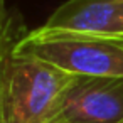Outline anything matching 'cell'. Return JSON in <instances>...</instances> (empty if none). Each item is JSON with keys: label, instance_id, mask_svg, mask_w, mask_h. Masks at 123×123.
Returning <instances> with one entry per match:
<instances>
[{"label": "cell", "instance_id": "277c9868", "mask_svg": "<svg viewBox=\"0 0 123 123\" xmlns=\"http://www.w3.org/2000/svg\"><path fill=\"white\" fill-rule=\"evenodd\" d=\"M44 25L78 32L123 36V0H66Z\"/></svg>", "mask_w": 123, "mask_h": 123}, {"label": "cell", "instance_id": "6da1fadb", "mask_svg": "<svg viewBox=\"0 0 123 123\" xmlns=\"http://www.w3.org/2000/svg\"><path fill=\"white\" fill-rule=\"evenodd\" d=\"M14 52L42 59L74 76H123V36L41 25L25 32Z\"/></svg>", "mask_w": 123, "mask_h": 123}, {"label": "cell", "instance_id": "5b68a950", "mask_svg": "<svg viewBox=\"0 0 123 123\" xmlns=\"http://www.w3.org/2000/svg\"><path fill=\"white\" fill-rule=\"evenodd\" d=\"M24 34L22 24L17 20L15 12L9 9L7 0H0V69L9 52Z\"/></svg>", "mask_w": 123, "mask_h": 123}, {"label": "cell", "instance_id": "7a4b0ae2", "mask_svg": "<svg viewBox=\"0 0 123 123\" xmlns=\"http://www.w3.org/2000/svg\"><path fill=\"white\" fill-rule=\"evenodd\" d=\"M73 74L14 49L0 69V123H47Z\"/></svg>", "mask_w": 123, "mask_h": 123}, {"label": "cell", "instance_id": "3957f363", "mask_svg": "<svg viewBox=\"0 0 123 123\" xmlns=\"http://www.w3.org/2000/svg\"><path fill=\"white\" fill-rule=\"evenodd\" d=\"M123 76H74L47 123H121Z\"/></svg>", "mask_w": 123, "mask_h": 123}, {"label": "cell", "instance_id": "8992f818", "mask_svg": "<svg viewBox=\"0 0 123 123\" xmlns=\"http://www.w3.org/2000/svg\"><path fill=\"white\" fill-rule=\"evenodd\" d=\"M121 123H123V121H121Z\"/></svg>", "mask_w": 123, "mask_h": 123}]
</instances>
